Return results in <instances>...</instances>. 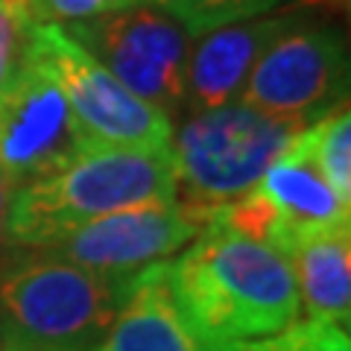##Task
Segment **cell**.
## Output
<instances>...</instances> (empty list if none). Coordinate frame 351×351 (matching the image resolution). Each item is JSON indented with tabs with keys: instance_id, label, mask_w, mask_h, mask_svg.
<instances>
[{
	"instance_id": "cell-12",
	"label": "cell",
	"mask_w": 351,
	"mask_h": 351,
	"mask_svg": "<svg viewBox=\"0 0 351 351\" xmlns=\"http://www.w3.org/2000/svg\"><path fill=\"white\" fill-rule=\"evenodd\" d=\"M234 346V343H232ZM196 328L167 284V263L144 269L94 351H232Z\"/></svg>"
},
{
	"instance_id": "cell-17",
	"label": "cell",
	"mask_w": 351,
	"mask_h": 351,
	"mask_svg": "<svg viewBox=\"0 0 351 351\" xmlns=\"http://www.w3.org/2000/svg\"><path fill=\"white\" fill-rule=\"evenodd\" d=\"M144 0H27L29 24H80L100 15H112L120 9L141 6Z\"/></svg>"
},
{
	"instance_id": "cell-19",
	"label": "cell",
	"mask_w": 351,
	"mask_h": 351,
	"mask_svg": "<svg viewBox=\"0 0 351 351\" xmlns=\"http://www.w3.org/2000/svg\"><path fill=\"white\" fill-rule=\"evenodd\" d=\"M12 182L3 176V170H0V272H3L9 267V261H12V243H9V237H6V217H9V202H12Z\"/></svg>"
},
{
	"instance_id": "cell-11",
	"label": "cell",
	"mask_w": 351,
	"mask_h": 351,
	"mask_svg": "<svg viewBox=\"0 0 351 351\" xmlns=\"http://www.w3.org/2000/svg\"><path fill=\"white\" fill-rule=\"evenodd\" d=\"M295 18V15H293ZM290 15H258L196 36L188 59L184 108L208 112L237 103L249 71L263 50L293 24Z\"/></svg>"
},
{
	"instance_id": "cell-15",
	"label": "cell",
	"mask_w": 351,
	"mask_h": 351,
	"mask_svg": "<svg viewBox=\"0 0 351 351\" xmlns=\"http://www.w3.org/2000/svg\"><path fill=\"white\" fill-rule=\"evenodd\" d=\"M144 3L179 21L191 36H202L234 21L267 15L284 0H144Z\"/></svg>"
},
{
	"instance_id": "cell-4",
	"label": "cell",
	"mask_w": 351,
	"mask_h": 351,
	"mask_svg": "<svg viewBox=\"0 0 351 351\" xmlns=\"http://www.w3.org/2000/svg\"><path fill=\"white\" fill-rule=\"evenodd\" d=\"M302 129L243 103L193 112L170 138L176 202L211 223L255 188Z\"/></svg>"
},
{
	"instance_id": "cell-7",
	"label": "cell",
	"mask_w": 351,
	"mask_h": 351,
	"mask_svg": "<svg viewBox=\"0 0 351 351\" xmlns=\"http://www.w3.org/2000/svg\"><path fill=\"white\" fill-rule=\"evenodd\" d=\"M135 97L173 117L184 108L191 32L147 3L64 27Z\"/></svg>"
},
{
	"instance_id": "cell-1",
	"label": "cell",
	"mask_w": 351,
	"mask_h": 351,
	"mask_svg": "<svg viewBox=\"0 0 351 351\" xmlns=\"http://www.w3.org/2000/svg\"><path fill=\"white\" fill-rule=\"evenodd\" d=\"M176 302L219 346L263 339L299 319V290L284 252L214 217L179 261L167 263Z\"/></svg>"
},
{
	"instance_id": "cell-20",
	"label": "cell",
	"mask_w": 351,
	"mask_h": 351,
	"mask_svg": "<svg viewBox=\"0 0 351 351\" xmlns=\"http://www.w3.org/2000/svg\"><path fill=\"white\" fill-rule=\"evenodd\" d=\"M15 3H21V6H24V9H27V0H15Z\"/></svg>"
},
{
	"instance_id": "cell-9",
	"label": "cell",
	"mask_w": 351,
	"mask_h": 351,
	"mask_svg": "<svg viewBox=\"0 0 351 351\" xmlns=\"http://www.w3.org/2000/svg\"><path fill=\"white\" fill-rule=\"evenodd\" d=\"M88 144L68 100L27 56L0 97V170L12 188L59 170Z\"/></svg>"
},
{
	"instance_id": "cell-6",
	"label": "cell",
	"mask_w": 351,
	"mask_h": 351,
	"mask_svg": "<svg viewBox=\"0 0 351 351\" xmlns=\"http://www.w3.org/2000/svg\"><path fill=\"white\" fill-rule=\"evenodd\" d=\"M348 91V53L334 27L293 18L258 56L237 103L295 126H311Z\"/></svg>"
},
{
	"instance_id": "cell-3",
	"label": "cell",
	"mask_w": 351,
	"mask_h": 351,
	"mask_svg": "<svg viewBox=\"0 0 351 351\" xmlns=\"http://www.w3.org/2000/svg\"><path fill=\"white\" fill-rule=\"evenodd\" d=\"M135 278H106L53 249L0 272V351H94Z\"/></svg>"
},
{
	"instance_id": "cell-2",
	"label": "cell",
	"mask_w": 351,
	"mask_h": 351,
	"mask_svg": "<svg viewBox=\"0 0 351 351\" xmlns=\"http://www.w3.org/2000/svg\"><path fill=\"white\" fill-rule=\"evenodd\" d=\"M170 147L88 144L59 170L12 193L6 237L15 249H47L108 214L173 202Z\"/></svg>"
},
{
	"instance_id": "cell-18",
	"label": "cell",
	"mask_w": 351,
	"mask_h": 351,
	"mask_svg": "<svg viewBox=\"0 0 351 351\" xmlns=\"http://www.w3.org/2000/svg\"><path fill=\"white\" fill-rule=\"evenodd\" d=\"M29 18L27 9L15 0H0V97H3L15 68L24 59Z\"/></svg>"
},
{
	"instance_id": "cell-14",
	"label": "cell",
	"mask_w": 351,
	"mask_h": 351,
	"mask_svg": "<svg viewBox=\"0 0 351 351\" xmlns=\"http://www.w3.org/2000/svg\"><path fill=\"white\" fill-rule=\"evenodd\" d=\"M313 156L337 199L351 205V114L348 100L313 123Z\"/></svg>"
},
{
	"instance_id": "cell-8",
	"label": "cell",
	"mask_w": 351,
	"mask_h": 351,
	"mask_svg": "<svg viewBox=\"0 0 351 351\" xmlns=\"http://www.w3.org/2000/svg\"><path fill=\"white\" fill-rule=\"evenodd\" d=\"M217 217H223L240 234L287 252L304 234L348 223L351 211L337 199L319 170L311 123L295 132V138L269 164L255 188Z\"/></svg>"
},
{
	"instance_id": "cell-13",
	"label": "cell",
	"mask_w": 351,
	"mask_h": 351,
	"mask_svg": "<svg viewBox=\"0 0 351 351\" xmlns=\"http://www.w3.org/2000/svg\"><path fill=\"white\" fill-rule=\"evenodd\" d=\"M348 223L319 228L284 252L295 276L304 319L348 331L351 319V232Z\"/></svg>"
},
{
	"instance_id": "cell-5",
	"label": "cell",
	"mask_w": 351,
	"mask_h": 351,
	"mask_svg": "<svg viewBox=\"0 0 351 351\" xmlns=\"http://www.w3.org/2000/svg\"><path fill=\"white\" fill-rule=\"evenodd\" d=\"M27 56L68 100L85 138L108 147H170L173 120L117 82L64 27L29 24Z\"/></svg>"
},
{
	"instance_id": "cell-16",
	"label": "cell",
	"mask_w": 351,
	"mask_h": 351,
	"mask_svg": "<svg viewBox=\"0 0 351 351\" xmlns=\"http://www.w3.org/2000/svg\"><path fill=\"white\" fill-rule=\"evenodd\" d=\"M232 351H351L348 331L337 325L295 319L290 328L249 343H234Z\"/></svg>"
},
{
	"instance_id": "cell-10",
	"label": "cell",
	"mask_w": 351,
	"mask_h": 351,
	"mask_svg": "<svg viewBox=\"0 0 351 351\" xmlns=\"http://www.w3.org/2000/svg\"><path fill=\"white\" fill-rule=\"evenodd\" d=\"M208 223L179 202L108 214L53 243L56 255L106 278H138L202 232Z\"/></svg>"
}]
</instances>
